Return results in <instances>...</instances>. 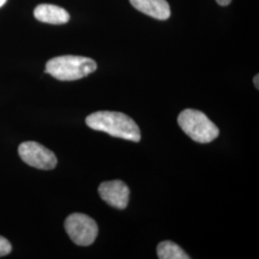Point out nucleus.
Instances as JSON below:
<instances>
[{
  "label": "nucleus",
  "mask_w": 259,
  "mask_h": 259,
  "mask_svg": "<svg viewBox=\"0 0 259 259\" xmlns=\"http://www.w3.org/2000/svg\"><path fill=\"white\" fill-rule=\"evenodd\" d=\"M87 125L118 139L139 142L141 139L138 124L130 116L116 111H97L85 118Z\"/></svg>",
  "instance_id": "1"
},
{
  "label": "nucleus",
  "mask_w": 259,
  "mask_h": 259,
  "mask_svg": "<svg viewBox=\"0 0 259 259\" xmlns=\"http://www.w3.org/2000/svg\"><path fill=\"white\" fill-rule=\"evenodd\" d=\"M97 69L95 61L82 56H59L47 62L46 72L60 81H75Z\"/></svg>",
  "instance_id": "2"
},
{
  "label": "nucleus",
  "mask_w": 259,
  "mask_h": 259,
  "mask_svg": "<svg viewBox=\"0 0 259 259\" xmlns=\"http://www.w3.org/2000/svg\"><path fill=\"white\" fill-rule=\"evenodd\" d=\"M178 123L190 139L199 143H209L219 136L218 127L202 111L184 110L178 116Z\"/></svg>",
  "instance_id": "3"
},
{
  "label": "nucleus",
  "mask_w": 259,
  "mask_h": 259,
  "mask_svg": "<svg viewBox=\"0 0 259 259\" xmlns=\"http://www.w3.org/2000/svg\"><path fill=\"white\" fill-rule=\"evenodd\" d=\"M65 229L70 239L78 246H91L98 234V226L90 216L82 213L69 215L65 222Z\"/></svg>",
  "instance_id": "4"
},
{
  "label": "nucleus",
  "mask_w": 259,
  "mask_h": 259,
  "mask_svg": "<svg viewBox=\"0 0 259 259\" xmlns=\"http://www.w3.org/2000/svg\"><path fill=\"white\" fill-rule=\"evenodd\" d=\"M20 158L30 166L41 170H52L57 166L55 154L35 141H26L19 145Z\"/></svg>",
  "instance_id": "5"
},
{
  "label": "nucleus",
  "mask_w": 259,
  "mask_h": 259,
  "mask_svg": "<svg viewBox=\"0 0 259 259\" xmlns=\"http://www.w3.org/2000/svg\"><path fill=\"white\" fill-rule=\"evenodd\" d=\"M98 192L108 204L117 209H125L129 203L130 189L122 181H110L102 183Z\"/></svg>",
  "instance_id": "6"
},
{
  "label": "nucleus",
  "mask_w": 259,
  "mask_h": 259,
  "mask_svg": "<svg viewBox=\"0 0 259 259\" xmlns=\"http://www.w3.org/2000/svg\"><path fill=\"white\" fill-rule=\"evenodd\" d=\"M131 4L141 13L159 20L170 18L171 10L166 0H130Z\"/></svg>",
  "instance_id": "7"
},
{
  "label": "nucleus",
  "mask_w": 259,
  "mask_h": 259,
  "mask_svg": "<svg viewBox=\"0 0 259 259\" xmlns=\"http://www.w3.org/2000/svg\"><path fill=\"white\" fill-rule=\"evenodd\" d=\"M34 16L38 21L49 24H65L70 19L69 14L64 8L51 4L37 6Z\"/></svg>",
  "instance_id": "8"
},
{
  "label": "nucleus",
  "mask_w": 259,
  "mask_h": 259,
  "mask_svg": "<svg viewBox=\"0 0 259 259\" xmlns=\"http://www.w3.org/2000/svg\"><path fill=\"white\" fill-rule=\"evenodd\" d=\"M157 256L160 259H189L179 245L172 241H163L158 244L157 248Z\"/></svg>",
  "instance_id": "9"
},
{
  "label": "nucleus",
  "mask_w": 259,
  "mask_h": 259,
  "mask_svg": "<svg viewBox=\"0 0 259 259\" xmlns=\"http://www.w3.org/2000/svg\"><path fill=\"white\" fill-rule=\"evenodd\" d=\"M11 250H12L11 243L3 236H0V257L9 254Z\"/></svg>",
  "instance_id": "10"
},
{
  "label": "nucleus",
  "mask_w": 259,
  "mask_h": 259,
  "mask_svg": "<svg viewBox=\"0 0 259 259\" xmlns=\"http://www.w3.org/2000/svg\"><path fill=\"white\" fill-rule=\"evenodd\" d=\"M216 2L221 6H228L232 2V0H216Z\"/></svg>",
  "instance_id": "11"
},
{
  "label": "nucleus",
  "mask_w": 259,
  "mask_h": 259,
  "mask_svg": "<svg viewBox=\"0 0 259 259\" xmlns=\"http://www.w3.org/2000/svg\"><path fill=\"white\" fill-rule=\"evenodd\" d=\"M253 83H254V85H255V88L259 90V76L258 74L256 75V76H254V78H253Z\"/></svg>",
  "instance_id": "12"
},
{
  "label": "nucleus",
  "mask_w": 259,
  "mask_h": 259,
  "mask_svg": "<svg viewBox=\"0 0 259 259\" xmlns=\"http://www.w3.org/2000/svg\"><path fill=\"white\" fill-rule=\"evenodd\" d=\"M6 1H7V0H0V7H2V6L6 3Z\"/></svg>",
  "instance_id": "13"
}]
</instances>
